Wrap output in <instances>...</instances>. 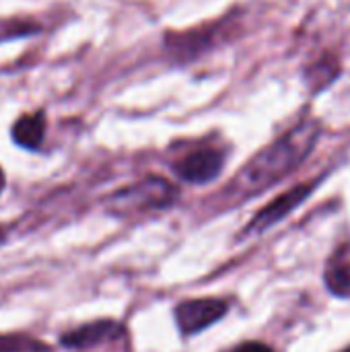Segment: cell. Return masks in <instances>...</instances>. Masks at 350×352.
Segmentation results:
<instances>
[{
	"instance_id": "8992f818",
	"label": "cell",
	"mask_w": 350,
	"mask_h": 352,
	"mask_svg": "<svg viewBox=\"0 0 350 352\" xmlns=\"http://www.w3.org/2000/svg\"><path fill=\"white\" fill-rule=\"evenodd\" d=\"M124 336H126V330L122 324L113 320H97V322L83 324L78 328L64 332L60 336V344L70 351H91L107 342H116Z\"/></svg>"
},
{
	"instance_id": "4fadbf2b",
	"label": "cell",
	"mask_w": 350,
	"mask_h": 352,
	"mask_svg": "<svg viewBox=\"0 0 350 352\" xmlns=\"http://www.w3.org/2000/svg\"><path fill=\"white\" fill-rule=\"evenodd\" d=\"M4 184H6V177H4V171H2V167H0V194H2V190H4Z\"/></svg>"
},
{
	"instance_id": "ba28073f",
	"label": "cell",
	"mask_w": 350,
	"mask_h": 352,
	"mask_svg": "<svg viewBox=\"0 0 350 352\" xmlns=\"http://www.w3.org/2000/svg\"><path fill=\"white\" fill-rule=\"evenodd\" d=\"M326 285L328 291L336 297H350V245L340 248L326 266Z\"/></svg>"
},
{
	"instance_id": "7a4b0ae2",
	"label": "cell",
	"mask_w": 350,
	"mask_h": 352,
	"mask_svg": "<svg viewBox=\"0 0 350 352\" xmlns=\"http://www.w3.org/2000/svg\"><path fill=\"white\" fill-rule=\"evenodd\" d=\"M177 198L179 192L171 182L153 175L111 194L107 200V208L116 217H132L169 208L177 202Z\"/></svg>"
},
{
	"instance_id": "3957f363",
	"label": "cell",
	"mask_w": 350,
	"mask_h": 352,
	"mask_svg": "<svg viewBox=\"0 0 350 352\" xmlns=\"http://www.w3.org/2000/svg\"><path fill=\"white\" fill-rule=\"evenodd\" d=\"M223 165H225L223 151L215 146H200L196 151L182 155L173 163V173L188 184L202 186L217 179L219 173L223 171Z\"/></svg>"
},
{
	"instance_id": "9c48e42d",
	"label": "cell",
	"mask_w": 350,
	"mask_h": 352,
	"mask_svg": "<svg viewBox=\"0 0 350 352\" xmlns=\"http://www.w3.org/2000/svg\"><path fill=\"white\" fill-rule=\"evenodd\" d=\"M0 352H52V349L31 334L10 332L0 334Z\"/></svg>"
},
{
	"instance_id": "5b68a950",
	"label": "cell",
	"mask_w": 350,
	"mask_h": 352,
	"mask_svg": "<svg viewBox=\"0 0 350 352\" xmlns=\"http://www.w3.org/2000/svg\"><path fill=\"white\" fill-rule=\"evenodd\" d=\"M316 188V182H309V184H299L295 188H291L289 192H285L283 196H278L276 200H272L268 206H264L254 219L252 223L245 227L243 235H260L264 233L266 229L274 227L276 223H281L285 217H289L297 206H301L309 194L314 192Z\"/></svg>"
},
{
	"instance_id": "30bf717a",
	"label": "cell",
	"mask_w": 350,
	"mask_h": 352,
	"mask_svg": "<svg viewBox=\"0 0 350 352\" xmlns=\"http://www.w3.org/2000/svg\"><path fill=\"white\" fill-rule=\"evenodd\" d=\"M336 62L334 60H320L314 66V72L309 74V82L314 85V89H322L328 82H332V78L336 76Z\"/></svg>"
},
{
	"instance_id": "52a82bcc",
	"label": "cell",
	"mask_w": 350,
	"mask_h": 352,
	"mask_svg": "<svg viewBox=\"0 0 350 352\" xmlns=\"http://www.w3.org/2000/svg\"><path fill=\"white\" fill-rule=\"evenodd\" d=\"M10 136L14 144L27 151H37L45 138V113L35 111V113H25L21 116L10 130Z\"/></svg>"
},
{
	"instance_id": "8fae6325",
	"label": "cell",
	"mask_w": 350,
	"mask_h": 352,
	"mask_svg": "<svg viewBox=\"0 0 350 352\" xmlns=\"http://www.w3.org/2000/svg\"><path fill=\"white\" fill-rule=\"evenodd\" d=\"M225 352H274L270 346H266V344H262V342H241V344H237V346H233V349H229V351Z\"/></svg>"
},
{
	"instance_id": "6da1fadb",
	"label": "cell",
	"mask_w": 350,
	"mask_h": 352,
	"mask_svg": "<svg viewBox=\"0 0 350 352\" xmlns=\"http://www.w3.org/2000/svg\"><path fill=\"white\" fill-rule=\"evenodd\" d=\"M320 122L303 120L293 126L287 134L262 148L254 159H250L239 173L231 179L225 190L229 204L237 206L248 198L262 194L287 175H291L314 151L320 138Z\"/></svg>"
},
{
	"instance_id": "5bb4252c",
	"label": "cell",
	"mask_w": 350,
	"mask_h": 352,
	"mask_svg": "<svg viewBox=\"0 0 350 352\" xmlns=\"http://www.w3.org/2000/svg\"><path fill=\"white\" fill-rule=\"evenodd\" d=\"M342 352H350V349H347V351H342Z\"/></svg>"
},
{
	"instance_id": "277c9868",
	"label": "cell",
	"mask_w": 350,
	"mask_h": 352,
	"mask_svg": "<svg viewBox=\"0 0 350 352\" xmlns=\"http://www.w3.org/2000/svg\"><path fill=\"white\" fill-rule=\"evenodd\" d=\"M227 311L229 305L223 299H190V301H182L175 307L173 316L182 336L190 338L217 324L221 318H225Z\"/></svg>"
},
{
	"instance_id": "7c38bea8",
	"label": "cell",
	"mask_w": 350,
	"mask_h": 352,
	"mask_svg": "<svg viewBox=\"0 0 350 352\" xmlns=\"http://www.w3.org/2000/svg\"><path fill=\"white\" fill-rule=\"evenodd\" d=\"M4 241H6V227L0 225V245H2Z\"/></svg>"
}]
</instances>
